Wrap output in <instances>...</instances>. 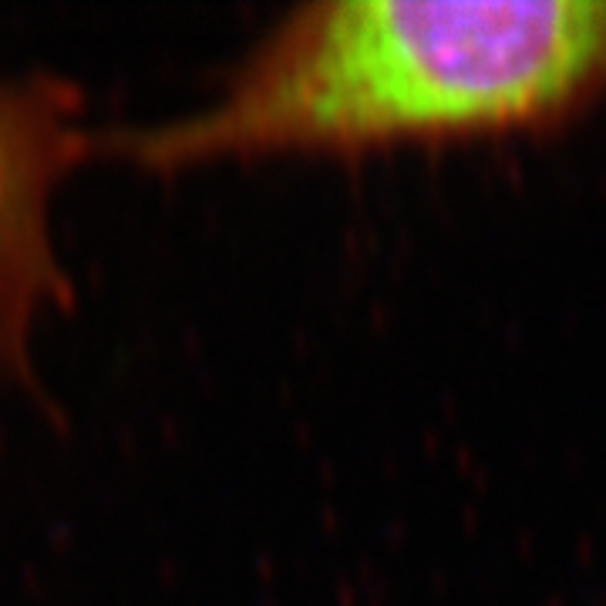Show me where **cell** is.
<instances>
[{"instance_id": "cell-1", "label": "cell", "mask_w": 606, "mask_h": 606, "mask_svg": "<svg viewBox=\"0 0 606 606\" xmlns=\"http://www.w3.org/2000/svg\"><path fill=\"white\" fill-rule=\"evenodd\" d=\"M606 98V0H314L280 17L206 105L101 132L152 176L543 135Z\"/></svg>"}, {"instance_id": "cell-2", "label": "cell", "mask_w": 606, "mask_h": 606, "mask_svg": "<svg viewBox=\"0 0 606 606\" xmlns=\"http://www.w3.org/2000/svg\"><path fill=\"white\" fill-rule=\"evenodd\" d=\"M98 145L75 81L0 75V381L31 378L41 327L75 303L54 202Z\"/></svg>"}]
</instances>
